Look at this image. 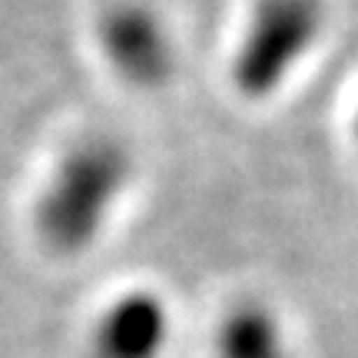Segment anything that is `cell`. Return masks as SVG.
Wrapping results in <instances>:
<instances>
[{"label":"cell","mask_w":358,"mask_h":358,"mask_svg":"<svg viewBox=\"0 0 358 358\" xmlns=\"http://www.w3.org/2000/svg\"><path fill=\"white\" fill-rule=\"evenodd\" d=\"M136 182V156L113 133L66 146L34 203V229L57 256H83L110 232Z\"/></svg>","instance_id":"6da1fadb"},{"label":"cell","mask_w":358,"mask_h":358,"mask_svg":"<svg viewBox=\"0 0 358 358\" xmlns=\"http://www.w3.org/2000/svg\"><path fill=\"white\" fill-rule=\"evenodd\" d=\"M319 30V0H259L232 53V87L245 100L272 96L306 60Z\"/></svg>","instance_id":"7a4b0ae2"},{"label":"cell","mask_w":358,"mask_h":358,"mask_svg":"<svg viewBox=\"0 0 358 358\" xmlns=\"http://www.w3.org/2000/svg\"><path fill=\"white\" fill-rule=\"evenodd\" d=\"M106 66L133 90H163L179 70V47L163 13L143 0H120L96 24Z\"/></svg>","instance_id":"3957f363"},{"label":"cell","mask_w":358,"mask_h":358,"mask_svg":"<svg viewBox=\"0 0 358 358\" xmlns=\"http://www.w3.org/2000/svg\"><path fill=\"white\" fill-rule=\"evenodd\" d=\"M176 315L159 289L133 285L103 302L90 325V358H166Z\"/></svg>","instance_id":"277c9868"},{"label":"cell","mask_w":358,"mask_h":358,"mask_svg":"<svg viewBox=\"0 0 358 358\" xmlns=\"http://www.w3.org/2000/svg\"><path fill=\"white\" fill-rule=\"evenodd\" d=\"M216 358H289V338L272 306L236 302L216 329Z\"/></svg>","instance_id":"5b68a950"}]
</instances>
